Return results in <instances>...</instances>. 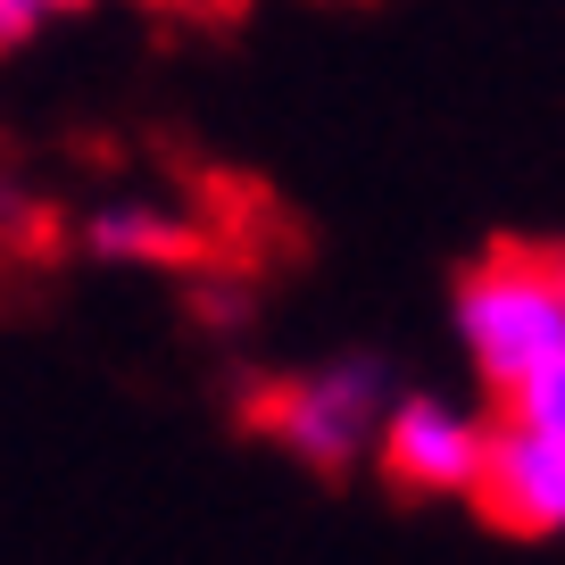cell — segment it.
Returning <instances> with one entry per match:
<instances>
[{
	"label": "cell",
	"instance_id": "obj_4",
	"mask_svg": "<svg viewBox=\"0 0 565 565\" xmlns=\"http://www.w3.org/2000/svg\"><path fill=\"white\" fill-rule=\"evenodd\" d=\"M475 508L499 532H524V541H565V441L532 433V424H491V449H482V482Z\"/></svg>",
	"mask_w": 565,
	"mask_h": 565
},
{
	"label": "cell",
	"instance_id": "obj_8",
	"mask_svg": "<svg viewBox=\"0 0 565 565\" xmlns=\"http://www.w3.org/2000/svg\"><path fill=\"white\" fill-rule=\"evenodd\" d=\"M159 9H175V0H159Z\"/></svg>",
	"mask_w": 565,
	"mask_h": 565
},
{
	"label": "cell",
	"instance_id": "obj_5",
	"mask_svg": "<svg viewBox=\"0 0 565 565\" xmlns=\"http://www.w3.org/2000/svg\"><path fill=\"white\" fill-rule=\"evenodd\" d=\"M84 249L100 266H192L209 249V225L159 192H125V200L84 209Z\"/></svg>",
	"mask_w": 565,
	"mask_h": 565
},
{
	"label": "cell",
	"instance_id": "obj_7",
	"mask_svg": "<svg viewBox=\"0 0 565 565\" xmlns=\"http://www.w3.org/2000/svg\"><path fill=\"white\" fill-rule=\"evenodd\" d=\"M499 416H508V424H532V433H548V441H565V358L532 374V383L515 391Z\"/></svg>",
	"mask_w": 565,
	"mask_h": 565
},
{
	"label": "cell",
	"instance_id": "obj_1",
	"mask_svg": "<svg viewBox=\"0 0 565 565\" xmlns=\"http://www.w3.org/2000/svg\"><path fill=\"white\" fill-rule=\"evenodd\" d=\"M449 324H458L475 383L508 407L541 366L565 358V249H524V242L482 249L458 275Z\"/></svg>",
	"mask_w": 565,
	"mask_h": 565
},
{
	"label": "cell",
	"instance_id": "obj_6",
	"mask_svg": "<svg viewBox=\"0 0 565 565\" xmlns=\"http://www.w3.org/2000/svg\"><path fill=\"white\" fill-rule=\"evenodd\" d=\"M84 9H100V0H0V58L25 51V42H42L51 25L84 18Z\"/></svg>",
	"mask_w": 565,
	"mask_h": 565
},
{
	"label": "cell",
	"instance_id": "obj_3",
	"mask_svg": "<svg viewBox=\"0 0 565 565\" xmlns=\"http://www.w3.org/2000/svg\"><path fill=\"white\" fill-rule=\"evenodd\" d=\"M491 424H499L491 407L449 399V391H391L383 433H374V466L407 499H475Z\"/></svg>",
	"mask_w": 565,
	"mask_h": 565
},
{
	"label": "cell",
	"instance_id": "obj_2",
	"mask_svg": "<svg viewBox=\"0 0 565 565\" xmlns=\"http://www.w3.org/2000/svg\"><path fill=\"white\" fill-rule=\"evenodd\" d=\"M391 407V374L374 358H324L308 374H282L258 399V433H275L282 449L317 475H350L374 458V433H383Z\"/></svg>",
	"mask_w": 565,
	"mask_h": 565
}]
</instances>
